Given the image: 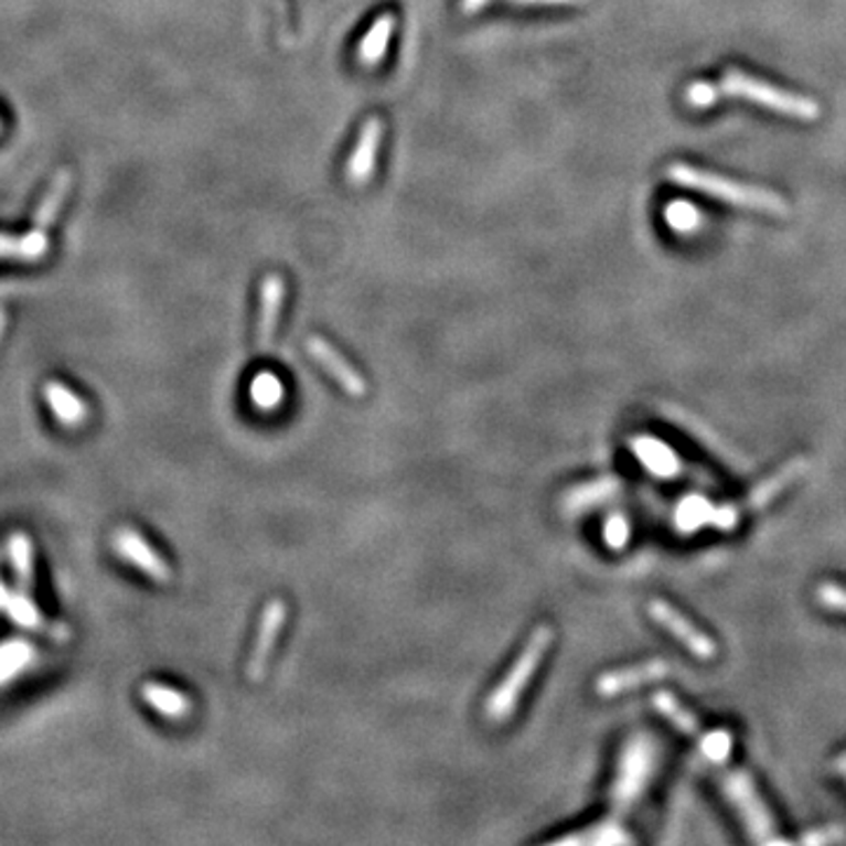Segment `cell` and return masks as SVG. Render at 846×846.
<instances>
[{"label":"cell","instance_id":"cell-8","mask_svg":"<svg viewBox=\"0 0 846 846\" xmlns=\"http://www.w3.org/2000/svg\"><path fill=\"white\" fill-rule=\"evenodd\" d=\"M287 621V604L282 600H271L264 611H261V621L257 628V640L255 646H251L249 663H247V677L251 682H261L268 668V658H271L280 630L285 628Z\"/></svg>","mask_w":846,"mask_h":846},{"label":"cell","instance_id":"cell-2","mask_svg":"<svg viewBox=\"0 0 846 846\" xmlns=\"http://www.w3.org/2000/svg\"><path fill=\"white\" fill-rule=\"evenodd\" d=\"M665 174H668L671 182H675L684 189H694L698 193H706V195L717 197V201H725L729 205H738V207L754 210V212H767V214H779V217H785V214L790 212L788 203L779 193L760 189V186L733 182V179L719 176V174L698 170L692 165L673 163Z\"/></svg>","mask_w":846,"mask_h":846},{"label":"cell","instance_id":"cell-19","mask_svg":"<svg viewBox=\"0 0 846 846\" xmlns=\"http://www.w3.org/2000/svg\"><path fill=\"white\" fill-rule=\"evenodd\" d=\"M10 560H12V569H14V576H17V586H20V590L24 592V596H29V590L33 586V567H31V542L24 536V534H14L12 542H10Z\"/></svg>","mask_w":846,"mask_h":846},{"label":"cell","instance_id":"cell-29","mask_svg":"<svg viewBox=\"0 0 846 846\" xmlns=\"http://www.w3.org/2000/svg\"><path fill=\"white\" fill-rule=\"evenodd\" d=\"M6 325H8V320H6V311H3V309H0V339H3V332H6Z\"/></svg>","mask_w":846,"mask_h":846},{"label":"cell","instance_id":"cell-14","mask_svg":"<svg viewBox=\"0 0 846 846\" xmlns=\"http://www.w3.org/2000/svg\"><path fill=\"white\" fill-rule=\"evenodd\" d=\"M71 184H74V176H71L68 170H62V172L55 174V179H52L47 193L43 195V201L39 203V207H35V212H33V231L45 233L52 226V222L57 219V214L62 212V207L66 203V195L71 191Z\"/></svg>","mask_w":846,"mask_h":846},{"label":"cell","instance_id":"cell-17","mask_svg":"<svg viewBox=\"0 0 846 846\" xmlns=\"http://www.w3.org/2000/svg\"><path fill=\"white\" fill-rule=\"evenodd\" d=\"M141 696L153 710H158L163 717L179 719L191 710V700L184 694H179L176 689L165 687V684H156V682L143 684Z\"/></svg>","mask_w":846,"mask_h":846},{"label":"cell","instance_id":"cell-30","mask_svg":"<svg viewBox=\"0 0 846 846\" xmlns=\"http://www.w3.org/2000/svg\"><path fill=\"white\" fill-rule=\"evenodd\" d=\"M831 767H846V752H842V754H839V758H835Z\"/></svg>","mask_w":846,"mask_h":846},{"label":"cell","instance_id":"cell-13","mask_svg":"<svg viewBox=\"0 0 846 846\" xmlns=\"http://www.w3.org/2000/svg\"><path fill=\"white\" fill-rule=\"evenodd\" d=\"M395 26H398V20H395V14L386 12L382 14L379 20H376L370 31L365 33L363 43H360L357 47V62L367 66V68H374L379 66L382 60L386 57V50H388V43L393 39V31Z\"/></svg>","mask_w":846,"mask_h":846},{"label":"cell","instance_id":"cell-22","mask_svg":"<svg viewBox=\"0 0 846 846\" xmlns=\"http://www.w3.org/2000/svg\"><path fill=\"white\" fill-rule=\"evenodd\" d=\"M31 650L22 642H10L0 646V679H8L12 673H17L26 663Z\"/></svg>","mask_w":846,"mask_h":846},{"label":"cell","instance_id":"cell-9","mask_svg":"<svg viewBox=\"0 0 846 846\" xmlns=\"http://www.w3.org/2000/svg\"><path fill=\"white\" fill-rule=\"evenodd\" d=\"M306 351H309V355L315 360V363L325 370L332 379L351 395V398H365L367 393L365 376L360 374L349 360L330 344L328 339L315 336V334L309 336V341H306Z\"/></svg>","mask_w":846,"mask_h":846},{"label":"cell","instance_id":"cell-16","mask_svg":"<svg viewBox=\"0 0 846 846\" xmlns=\"http://www.w3.org/2000/svg\"><path fill=\"white\" fill-rule=\"evenodd\" d=\"M45 400L52 409V414L64 424V426H81L87 417V409L83 400L74 390H68L66 386L50 382L45 384Z\"/></svg>","mask_w":846,"mask_h":846},{"label":"cell","instance_id":"cell-31","mask_svg":"<svg viewBox=\"0 0 846 846\" xmlns=\"http://www.w3.org/2000/svg\"><path fill=\"white\" fill-rule=\"evenodd\" d=\"M3 600H6V590H3V588H0V604H6Z\"/></svg>","mask_w":846,"mask_h":846},{"label":"cell","instance_id":"cell-1","mask_svg":"<svg viewBox=\"0 0 846 846\" xmlns=\"http://www.w3.org/2000/svg\"><path fill=\"white\" fill-rule=\"evenodd\" d=\"M553 640H555V633L548 623H542V625L534 628V633L529 635L525 646H522V652L513 661L506 677L496 684L492 694L488 696V700H484L482 713H484V719H488L490 725H494V727L506 725L508 719L515 715L520 698L529 687V682L534 679L536 671L542 668V663L553 646Z\"/></svg>","mask_w":846,"mask_h":846},{"label":"cell","instance_id":"cell-20","mask_svg":"<svg viewBox=\"0 0 846 846\" xmlns=\"http://www.w3.org/2000/svg\"><path fill=\"white\" fill-rule=\"evenodd\" d=\"M665 222H668L673 231L682 233V236H692V233L704 226V214L687 201H673L665 207Z\"/></svg>","mask_w":846,"mask_h":846},{"label":"cell","instance_id":"cell-4","mask_svg":"<svg viewBox=\"0 0 846 846\" xmlns=\"http://www.w3.org/2000/svg\"><path fill=\"white\" fill-rule=\"evenodd\" d=\"M719 788L725 797L736 808L738 818L743 821L748 835L760 844H785L788 839L779 835L777 823L769 814V808L758 792V785L743 769H727L719 773Z\"/></svg>","mask_w":846,"mask_h":846},{"label":"cell","instance_id":"cell-23","mask_svg":"<svg viewBox=\"0 0 846 846\" xmlns=\"http://www.w3.org/2000/svg\"><path fill=\"white\" fill-rule=\"evenodd\" d=\"M816 602L818 607L827 611H839V614H846V588L835 583V581H823L816 588Z\"/></svg>","mask_w":846,"mask_h":846},{"label":"cell","instance_id":"cell-3","mask_svg":"<svg viewBox=\"0 0 846 846\" xmlns=\"http://www.w3.org/2000/svg\"><path fill=\"white\" fill-rule=\"evenodd\" d=\"M719 97H741L748 99L758 106H764V109H773L783 116L797 118V120H816L821 116L818 104L808 97H802L797 93H788V89H781L771 83L758 81L746 76L743 71L729 68L722 83L717 85Z\"/></svg>","mask_w":846,"mask_h":846},{"label":"cell","instance_id":"cell-21","mask_svg":"<svg viewBox=\"0 0 846 846\" xmlns=\"http://www.w3.org/2000/svg\"><path fill=\"white\" fill-rule=\"evenodd\" d=\"M6 607H8L10 619H12L17 625L31 628V630H35V628H41V625H43V619H41V614H39V609H35V607L31 604V600H29L26 596L6 598Z\"/></svg>","mask_w":846,"mask_h":846},{"label":"cell","instance_id":"cell-24","mask_svg":"<svg viewBox=\"0 0 846 846\" xmlns=\"http://www.w3.org/2000/svg\"><path fill=\"white\" fill-rule=\"evenodd\" d=\"M719 99V93H717V85L713 83H692L687 89H684V101H687L692 109H708V106L717 104Z\"/></svg>","mask_w":846,"mask_h":846},{"label":"cell","instance_id":"cell-7","mask_svg":"<svg viewBox=\"0 0 846 846\" xmlns=\"http://www.w3.org/2000/svg\"><path fill=\"white\" fill-rule=\"evenodd\" d=\"M668 673H671V663L663 658H650L635 665H623V668L607 671L596 679V694L600 698H614L619 694L640 689L644 687V684L668 677Z\"/></svg>","mask_w":846,"mask_h":846},{"label":"cell","instance_id":"cell-11","mask_svg":"<svg viewBox=\"0 0 846 846\" xmlns=\"http://www.w3.org/2000/svg\"><path fill=\"white\" fill-rule=\"evenodd\" d=\"M116 550L158 583H168L172 579L168 563L135 529H120L116 534Z\"/></svg>","mask_w":846,"mask_h":846},{"label":"cell","instance_id":"cell-26","mask_svg":"<svg viewBox=\"0 0 846 846\" xmlns=\"http://www.w3.org/2000/svg\"><path fill=\"white\" fill-rule=\"evenodd\" d=\"M839 839H844V831L839 825H831V827H818L816 833L804 835L800 842L808 844V846H818V844H833Z\"/></svg>","mask_w":846,"mask_h":846},{"label":"cell","instance_id":"cell-6","mask_svg":"<svg viewBox=\"0 0 846 846\" xmlns=\"http://www.w3.org/2000/svg\"><path fill=\"white\" fill-rule=\"evenodd\" d=\"M806 471V459L804 457H795L790 459L788 463H783L777 473L764 478L758 488H754L741 503H738L736 511L731 508L729 513H722L719 515V520H722V525H731V522H736L741 515H748V513H758L762 511L764 506H769V503L773 499H779L792 482H797Z\"/></svg>","mask_w":846,"mask_h":846},{"label":"cell","instance_id":"cell-5","mask_svg":"<svg viewBox=\"0 0 846 846\" xmlns=\"http://www.w3.org/2000/svg\"><path fill=\"white\" fill-rule=\"evenodd\" d=\"M646 611H650L654 623H658L663 630H668L684 650L692 652L698 661H713L719 654L717 642L706 633V630H700L696 623H692L671 602L652 598L650 604H646Z\"/></svg>","mask_w":846,"mask_h":846},{"label":"cell","instance_id":"cell-27","mask_svg":"<svg viewBox=\"0 0 846 846\" xmlns=\"http://www.w3.org/2000/svg\"><path fill=\"white\" fill-rule=\"evenodd\" d=\"M522 6H586L588 0H515Z\"/></svg>","mask_w":846,"mask_h":846},{"label":"cell","instance_id":"cell-12","mask_svg":"<svg viewBox=\"0 0 846 846\" xmlns=\"http://www.w3.org/2000/svg\"><path fill=\"white\" fill-rule=\"evenodd\" d=\"M382 137H384V122L379 118H370L363 125V130H360L355 151L349 158L346 174L351 184L360 186L372 179L376 156H379V147H382Z\"/></svg>","mask_w":846,"mask_h":846},{"label":"cell","instance_id":"cell-25","mask_svg":"<svg viewBox=\"0 0 846 846\" xmlns=\"http://www.w3.org/2000/svg\"><path fill=\"white\" fill-rule=\"evenodd\" d=\"M251 395H255L257 405H276L280 400V384L271 374H259V379L251 384Z\"/></svg>","mask_w":846,"mask_h":846},{"label":"cell","instance_id":"cell-28","mask_svg":"<svg viewBox=\"0 0 846 846\" xmlns=\"http://www.w3.org/2000/svg\"><path fill=\"white\" fill-rule=\"evenodd\" d=\"M490 3H492V0H461L459 8H461L463 14H475V12H480L482 8H488Z\"/></svg>","mask_w":846,"mask_h":846},{"label":"cell","instance_id":"cell-15","mask_svg":"<svg viewBox=\"0 0 846 846\" xmlns=\"http://www.w3.org/2000/svg\"><path fill=\"white\" fill-rule=\"evenodd\" d=\"M652 706L656 708L658 715L668 719V722L673 727H677L682 733H687L692 738H698L700 733H704V727H700L698 717L687 706H684L675 694H671V692L652 694Z\"/></svg>","mask_w":846,"mask_h":846},{"label":"cell","instance_id":"cell-18","mask_svg":"<svg viewBox=\"0 0 846 846\" xmlns=\"http://www.w3.org/2000/svg\"><path fill=\"white\" fill-rule=\"evenodd\" d=\"M47 249V238L45 233L33 231L24 238H8L0 236V257H12V259H39L45 255Z\"/></svg>","mask_w":846,"mask_h":846},{"label":"cell","instance_id":"cell-10","mask_svg":"<svg viewBox=\"0 0 846 846\" xmlns=\"http://www.w3.org/2000/svg\"><path fill=\"white\" fill-rule=\"evenodd\" d=\"M285 301V280L278 274H268L259 287V322H257V349L271 351L278 320Z\"/></svg>","mask_w":846,"mask_h":846}]
</instances>
